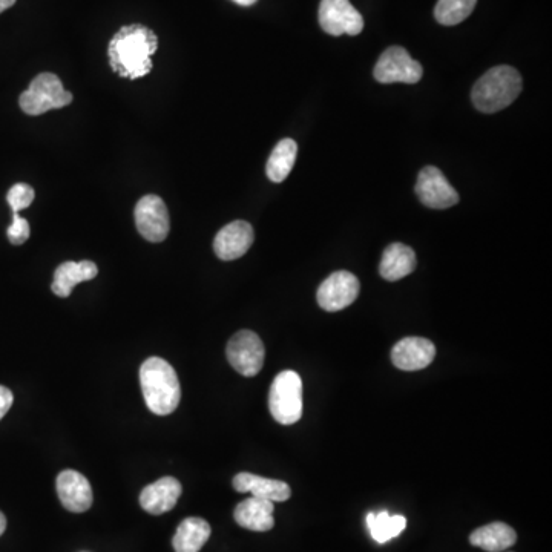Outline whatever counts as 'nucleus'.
Returning a JSON list of instances; mask_svg holds the SVG:
<instances>
[{"mask_svg": "<svg viewBox=\"0 0 552 552\" xmlns=\"http://www.w3.org/2000/svg\"><path fill=\"white\" fill-rule=\"evenodd\" d=\"M227 361L246 378L257 376L264 365L263 341L260 336L250 330H241L230 338L226 349Z\"/></svg>", "mask_w": 552, "mask_h": 552, "instance_id": "nucleus-7", "label": "nucleus"}, {"mask_svg": "<svg viewBox=\"0 0 552 552\" xmlns=\"http://www.w3.org/2000/svg\"><path fill=\"white\" fill-rule=\"evenodd\" d=\"M273 511H275V503L250 496L249 499L238 503L237 508H235V522L241 528L249 529V531L266 533L275 526Z\"/></svg>", "mask_w": 552, "mask_h": 552, "instance_id": "nucleus-17", "label": "nucleus"}, {"mask_svg": "<svg viewBox=\"0 0 552 552\" xmlns=\"http://www.w3.org/2000/svg\"><path fill=\"white\" fill-rule=\"evenodd\" d=\"M31 229L30 223H28L25 218L20 217L19 214H14L13 223L8 227L7 235L8 240L14 246H20V244L25 243L30 238Z\"/></svg>", "mask_w": 552, "mask_h": 552, "instance_id": "nucleus-26", "label": "nucleus"}, {"mask_svg": "<svg viewBox=\"0 0 552 552\" xmlns=\"http://www.w3.org/2000/svg\"><path fill=\"white\" fill-rule=\"evenodd\" d=\"M211 525L200 517L184 519L178 526L172 545L175 552H200L211 537Z\"/></svg>", "mask_w": 552, "mask_h": 552, "instance_id": "nucleus-21", "label": "nucleus"}, {"mask_svg": "<svg viewBox=\"0 0 552 552\" xmlns=\"http://www.w3.org/2000/svg\"><path fill=\"white\" fill-rule=\"evenodd\" d=\"M235 4L241 5V7H252L257 4L258 0H234Z\"/></svg>", "mask_w": 552, "mask_h": 552, "instance_id": "nucleus-29", "label": "nucleus"}, {"mask_svg": "<svg viewBox=\"0 0 552 552\" xmlns=\"http://www.w3.org/2000/svg\"><path fill=\"white\" fill-rule=\"evenodd\" d=\"M416 195L424 206L430 209H448L459 203V194L451 186L450 181L442 174L441 169L427 166L419 172L416 183Z\"/></svg>", "mask_w": 552, "mask_h": 552, "instance_id": "nucleus-11", "label": "nucleus"}, {"mask_svg": "<svg viewBox=\"0 0 552 552\" xmlns=\"http://www.w3.org/2000/svg\"><path fill=\"white\" fill-rule=\"evenodd\" d=\"M57 494L62 505L71 513H85L91 508V483L79 471L65 470L59 474Z\"/></svg>", "mask_w": 552, "mask_h": 552, "instance_id": "nucleus-14", "label": "nucleus"}, {"mask_svg": "<svg viewBox=\"0 0 552 552\" xmlns=\"http://www.w3.org/2000/svg\"><path fill=\"white\" fill-rule=\"evenodd\" d=\"M158 50V37L151 28L132 23L120 28L108 46L109 65L117 76L137 80L152 71V56Z\"/></svg>", "mask_w": 552, "mask_h": 552, "instance_id": "nucleus-1", "label": "nucleus"}, {"mask_svg": "<svg viewBox=\"0 0 552 552\" xmlns=\"http://www.w3.org/2000/svg\"><path fill=\"white\" fill-rule=\"evenodd\" d=\"M296 154H298V145L292 138H284L273 149L267 161V177L273 183H283L295 165Z\"/></svg>", "mask_w": 552, "mask_h": 552, "instance_id": "nucleus-22", "label": "nucleus"}, {"mask_svg": "<svg viewBox=\"0 0 552 552\" xmlns=\"http://www.w3.org/2000/svg\"><path fill=\"white\" fill-rule=\"evenodd\" d=\"M424 69L416 62L402 46H390L379 57L373 76L379 83H418L422 79Z\"/></svg>", "mask_w": 552, "mask_h": 552, "instance_id": "nucleus-6", "label": "nucleus"}, {"mask_svg": "<svg viewBox=\"0 0 552 552\" xmlns=\"http://www.w3.org/2000/svg\"><path fill=\"white\" fill-rule=\"evenodd\" d=\"M517 534L510 525L494 522L480 526L470 536V543L487 552H502L516 543Z\"/></svg>", "mask_w": 552, "mask_h": 552, "instance_id": "nucleus-20", "label": "nucleus"}, {"mask_svg": "<svg viewBox=\"0 0 552 552\" xmlns=\"http://www.w3.org/2000/svg\"><path fill=\"white\" fill-rule=\"evenodd\" d=\"M319 25L330 36H358L364 30V19L350 0H321Z\"/></svg>", "mask_w": 552, "mask_h": 552, "instance_id": "nucleus-9", "label": "nucleus"}, {"mask_svg": "<svg viewBox=\"0 0 552 552\" xmlns=\"http://www.w3.org/2000/svg\"><path fill=\"white\" fill-rule=\"evenodd\" d=\"M436 358V345L427 338L401 339L391 350V361L399 370L418 372L428 367Z\"/></svg>", "mask_w": 552, "mask_h": 552, "instance_id": "nucleus-12", "label": "nucleus"}, {"mask_svg": "<svg viewBox=\"0 0 552 552\" xmlns=\"http://www.w3.org/2000/svg\"><path fill=\"white\" fill-rule=\"evenodd\" d=\"M253 240V227L247 221L237 220L218 232L214 240V250L220 260H238L249 252Z\"/></svg>", "mask_w": 552, "mask_h": 552, "instance_id": "nucleus-13", "label": "nucleus"}, {"mask_svg": "<svg viewBox=\"0 0 552 552\" xmlns=\"http://www.w3.org/2000/svg\"><path fill=\"white\" fill-rule=\"evenodd\" d=\"M135 226L145 240L161 243L171 230L168 207L158 195H145L135 206Z\"/></svg>", "mask_w": 552, "mask_h": 552, "instance_id": "nucleus-8", "label": "nucleus"}, {"mask_svg": "<svg viewBox=\"0 0 552 552\" xmlns=\"http://www.w3.org/2000/svg\"><path fill=\"white\" fill-rule=\"evenodd\" d=\"M5 529H7V517L4 513H0V536L5 533Z\"/></svg>", "mask_w": 552, "mask_h": 552, "instance_id": "nucleus-30", "label": "nucleus"}, {"mask_svg": "<svg viewBox=\"0 0 552 552\" xmlns=\"http://www.w3.org/2000/svg\"><path fill=\"white\" fill-rule=\"evenodd\" d=\"M359 280L347 270L332 273L326 281H322L316 293L319 307L326 312H339L352 306L359 295Z\"/></svg>", "mask_w": 552, "mask_h": 552, "instance_id": "nucleus-10", "label": "nucleus"}, {"mask_svg": "<svg viewBox=\"0 0 552 552\" xmlns=\"http://www.w3.org/2000/svg\"><path fill=\"white\" fill-rule=\"evenodd\" d=\"M14 396L10 388L0 385V421L4 419L5 414L13 407Z\"/></svg>", "mask_w": 552, "mask_h": 552, "instance_id": "nucleus-27", "label": "nucleus"}, {"mask_svg": "<svg viewBox=\"0 0 552 552\" xmlns=\"http://www.w3.org/2000/svg\"><path fill=\"white\" fill-rule=\"evenodd\" d=\"M181 491V483L175 477H161L142 491L140 505L146 513L160 516L175 508Z\"/></svg>", "mask_w": 552, "mask_h": 552, "instance_id": "nucleus-15", "label": "nucleus"}, {"mask_svg": "<svg viewBox=\"0 0 552 552\" xmlns=\"http://www.w3.org/2000/svg\"><path fill=\"white\" fill-rule=\"evenodd\" d=\"M234 488L238 493H249L258 499L270 502H286L292 496V490L283 480L266 479L252 473H240L234 477Z\"/></svg>", "mask_w": 552, "mask_h": 552, "instance_id": "nucleus-16", "label": "nucleus"}, {"mask_svg": "<svg viewBox=\"0 0 552 552\" xmlns=\"http://www.w3.org/2000/svg\"><path fill=\"white\" fill-rule=\"evenodd\" d=\"M416 269V253L402 243H393L382 253L379 273L387 281H399Z\"/></svg>", "mask_w": 552, "mask_h": 552, "instance_id": "nucleus-19", "label": "nucleus"}, {"mask_svg": "<svg viewBox=\"0 0 552 552\" xmlns=\"http://www.w3.org/2000/svg\"><path fill=\"white\" fill-rule=\"evenodd\" d=\"M97 273H99V269H97L96 263H92V261L85 260L80 261V263L66 261V263L57 267L51 290L59 298H68L77 284L94 280Z\"/></svg>", "mask_w": 552, "mask_h": 552, "instance_id": "nucleus-18", "label": "nucleus"}, {"mask_svg": "<svg viewBox=\"0 0 552 552\" xmlns=\"http://www.w3.org/2000/svg\"><path fill=\"white\" fill-rule=\"evenodd\" d=\"M34 197H36V192L30 184L17 183L8 191L7 201L14 214H19V211H23L33 204Z\"/></svg>", "mask_w": 552, "mask_h": 552, "instance_id": "nucleus-25", "label": "nucleus"}, {"mask_svg": "<svg viewBox=\"0 0 552 552\" xmlns=\"http://www.w3.org/2000/svg\"><path fill=\"white\" fill-rule=\"evenodd\" d=\"M522 88V76L516 68L496 66L477 80L471 91V100L477 111L494 114L514 103Z\"/></svg>", "mask_w": 552, "mask_h": 552, "instance_id": "nucleus-3", "label": "nucleus"}, {"mask_svg": "<svg viewBox=\"0 0 552 552\" xmlns=\"http://www.w3.org/2000/svg\"><path fill=\"white\" fill-rule=\"evenodd\" d=\"M73 94L63 88L62 80L53 73L34 77L30 88L20 94L19 105L28 115H42L51 109L65 108L73 103Z\"/></svg>", "mask_w": 552, "mask_h": 552, "instance_id": "nucleus-5", "label": "nucleus"}, {"mask_svg": "<svg viewBox=\"0 0 552 552\" xmlns=\"http://www.w3.org/2000/svg\"><path fill=\"white\" fill-rule=\"evenodd\" d=\"M367 526L372 533L373 539L378 543H387L388 540L395 539L402 534L407 520L404 516H390L387 511L381 513H370L367 516Z\"/></svg>", "mask_w": 552, "mask_h": 552, "instance_id": "nucleus-23", "label": "nucleus"}, {"mask_svg": "<svg viewBox=\"0 0 552 552\" xmlns=\"http://www.w3.org/2000/svg\"><path fill=\"white\" fill-rule=\"evenodd\" d=\"M269 410L273 419L292 425L303 416V381L298 373L286 370L273 379L269 393Z\"/></svg>", "mask_w": 552, "mask_h": 552, "instance_id": "nucleus-4", "label": "nucleus"}, {"mask_svg": "<svg viewBox=\"0 0 552 552\" xmlns=\"http://www.w3.org/2000/svg\"><path fill=\"white\" fill-rule=\"evenodd\" d=\"M476 4L477 0H439L434 7V17L441 25L454 27L473 13Z\"/></svg>", "mask_w": 552, "mask_h": 552, "instance_id": "nucleus-24", "label": "nucleus"}, {"mask_svg": "<svg viewBox=\"0 0 552 552\" xmlns=\"http://www.w3.org/2000/svg\"><path fill=\"white\" fill-rule=\"evenodd\" d=\"M16 2L17 0H0V14L4 13V11H7L8 8L13 7Z\"/></svg>", "mask_w": 552, "mask_h": 552, "instance_id": "nucleus-28", "label": "nucleus"}, {"mask_svg": "<svg viewBox=\"0 0 552 552\" xmlns=\"http://www.w3.org/2000/svg\"><path fill=\"white\" fill-rule=\"evenodd\" d=\"M143 398L152 413L168 416L177 410L181 399L180 381L172 365L165 359H146L140 368Z\"/></svg>", "mask_w": 552, "mask_h": 552, "instance_id": "nucleus-2", "label": "nucleus"}]
</instances>
